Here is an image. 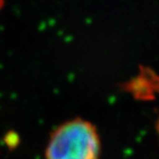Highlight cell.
<instances>
[{
  "mask_svg": "<svg viewBox=\"0 0 159 159\" xmlns=\"http://www.w3.org/2000/svg\"><path fill=\"white\" fill-rule=\"evenodd\" d=\"M101 140L95 126L75 118L56 127L50 135L45 159H100Z\"/></svg>",
  "mask_w": 159,
  "mask_h": 159,
  "instance_id": "cell-1",
  "label": "cell"
}]
</instances>
